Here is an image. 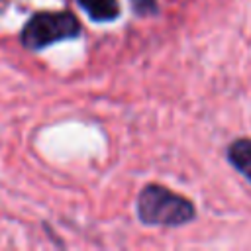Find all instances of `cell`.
<instances>
[{"mask_svg": "<svg viewBox=\"0 0 251 251\" xmlns=\"http://www.w3.org/2000/svg\"><path fill=\"white\" fill-rule=\"evenodd\" d=\"M137 216L151 226H182L192 220L194 206L165 186L151 184L137 198Z\"/></svg>", "mask_w": 251, "mask_h": 251, "instance_id": "6da1fadb", "label": "cell"}, {"mask_svg": "<svg viewBox=\"0 0 251 251\" xmlns=\"http://www.w3.org/2000/svg\"><path fill=\"white\" fill-rule=\"evenodd\" d=\"M78 31L80 24L71 12H41L25 24L22 43L27 49H43L55 41L76 37Z\"/></svg>", "mask_w": 251, "mask_h": 251, "instance_id": "7a4b0ae2", "label": "cell"}, {"mask_svg": "<svg viewBox=\"0 0 251 251\" xmlns=\"http://www.w3.org/2000/svg\"><path fill=\"white\" fill-rule=\"evenodd\" d=\"M78 4L96 22H110L120 14L118 0H78Z\"/></svg>", "mask_w": 251, "mask_h": 251, "instance_id": "3957f363", "label": "cell"}, {"mask_svg": "<svg viewBox=\"0 0 251 251\" xmlns=\"http://www.w3.org/2000/svg\"><path fill=\"white\" fill-rule=\"evenodd\" d=\"M227 157L231 165L251 182V139H239L231 143Z\"/></svg>", "mask_w": 251, "mask_h": 251, "instance_id": "277c9868", "label": "cell"}, {"mask_svg": "<svg viewBox=\"0 0 251 251\" xmlns=\"http://www.w3.org/2000/svg\"><path fill=\"white\" fill-rule=\"evenodd\" d=\"M131 2H133L135 12H139V14L155 12V4H153V0H131Z\"/></svg>", "mask_w": 251, "mask_h": 251, "instance_id": "5b68a950", "label": "cell"}]
</instances>
